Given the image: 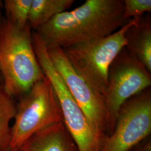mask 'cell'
<instances>
[{"label":"cell","instance_id":"cell-1","mask_svg":"<svg viewBox=\"0 0 151 151\" xmlns=\"http://www.w3.org/2000/svg\"><path fill=\"white\" fill-rule=\"evenodd\" d=\"M123 13L124 0H87L34 30L47 48H65L115 32L130 20L124 19Z\"/></svg>","mask_w":151,"mask_h":151},{"label":"cell","instance_id":"cell-2","mask_svg":"<svg viewBox=\"0 0 151 151\" xmlns=\"http://www.w3.org/2000/svg\"><path fill=\"white\" fill-rule=\"evenodd\" d=\"M29 24L17 27L6 17L0 22V72L2 85L12 97L20 99L45 76L38 63Z\"/></svg>","mask_w":151,"mask_h":151},{"label":"cell","instance_id":"cell-3","mask_svg":"<svg viewBox=\"0 0 151 151\" xmlns=\"http://www.w3.org/2000/svg\"><path fill=\"white\" fill-rule=\"evenodd\" d=\"M140 19H130L123 27L108 36L62 48L74 68L104 99L108 87L110 67L128 45V30L138 24Z\"/></svg>","mask_w":151,"mask_h":151},{"label":"cell","instance_id":"cell-4","mask_svg":"<svg viewBox=\"0 0 151 151\" xmlns=\"http://www.w3.org/2000/svg\"><path fill=\"white\" fill-rule=\"evenodd\" d=\"M32 46L38 63L55 93L63 123L75 140L79 151H99L101 139L93 129L85 114L71 95L68 87L49 57L42 38L32 31Z\"/></svg>","mask_w":151,"mask_h":151},{"label":"cell","instance_id":"cell-5","mask_svg":"<svg viewBox=\"0 0 151 151\" xmlns=\"http://www.w3.org/2000/svg\"><path fill=\"white\" fill-rule=\"evenodd\" d=\"M16 104L15 123L11 128L10 150H19L35 133L63 122L60 104L50 81L45 76Z\"/></svg>","mask_w":151,"mask_h":151},{"label":"cell","instance_id":"cell-6","mask_svg":"<svg viewBox=\"0 0 151 151\" xmlns=\"http://www.w3.org/2000/svg\"><path fill=\"white\" fill-rule=\"evenodd\" d=\"M151 73L124 48L110 65L104 98L109 120V134L113 130L119 110L131 97L148 88Z\"/></svg>","mask_w":151,"mask_h":151},{"label":"cell","instance_id":"cell-7","mask_svg":"<svg viewBox=\"0 0 151 151\" xmlns=\"http://www.w3.org/2000/svg\"><path fill=\"white\" fill-rule=\"evenodd\" d=\"M151 133V91L147 88L122 106L113 130L102 139L99 151H129Z\"/></svg>","mask_w":151,"mask_h":151},{"label":"cell","instance_id":"cell-8","mask_svg":"<svg viewBox=\"0 0 151 151\" xmlns=\"http://www.w3.org/2000/svg\"><path fill=\"white\" fill-rule=\"evenodd\" d=\"M47 49L54 68L62 78L92 127L102 140L109 133V115L103 96L77 71L63 49L57 46Z\"/></svg>","mask_w":151,"mask_h":151},{"label":"cell","instance_id":"cell-9","mask_svg":"<svg viewBox=\"0 0 151 151\" xmlns=\"http://www.w3.org/2000/svg\"><path fill=\"white\" fill-rule=\"evenodd\" d=\"M21 151H79L63 122L52 124L30 137Z\"/></svg>","mask_w":151,"mask_h":151},{"label":"cell","instance_id":"cell-10","mask_svg":"<svg viewBox=\"0 0 151 151\" xmlns=\"http://www.w3.org/2000/svg\"><path fill=\"white\" fill-rule=\"evenodd\" d=\"M127 49L151 72V27L148 19H140L138 24L131 27L127 32Z\"/></svg>","mask_w":151,"mask_h":151},{"label":"cell","instance_id":"cell-11","mask_svg":"<svg viewBox=\"0 0 151 151\" xmlns=\"http://www.w3.org/2000/svg\"><path fill=\"white\" fill-rule=\"evenodd\" d=\"M73 0H32L29 24L35 30L50 20L57 15L63 12L74 3Z\"/></svg>","mask_w":151,"mask_h":151},{"label":"cell","instance_id":"cell-12","mask_svg":"<svg viewBox=\"0 0 151 151\" xmlns=\"http://www.w3.org/2000/svg\"><path fill=\"white\" fill-rule=\"evenodd\" d=\"M16 103L0 85V151H9L12 138V130L9 124L15 118Z\"/></svg>","mask_w":151,"mask_h":151},{"label":"cell","instance_id":"cell-13","mask_svg":"<svg viewBox=\"0 0 151 151\" xmlns=\"http://www.w3.org/2000/svg\"><path fill=\"white\" fill-rule=\"evenodd\" d=\"M32 0H5L6 19L20 29L29 25V16Z\"/></svg>","mask_w":151,"mask_h":151},{"label":"cell","instance_id":"cell-14","mask_svg":"<svg viewBox=\"0 0 151 151\" xmlns=\"http://www.w3.org/2000/svg\"><path fill=\"white\" fill-rule=\"evenodd\" d=\"M151 11V0H124L123 17L127 20L140 19L145 12Z\"/></svg>","mask_w":151,"mask_h":151},{"label":"cell","instance_id":"cell-15","mask_svg":"<svg viewBox=\"0 0 151 151\" xmlns=\"http://www.w3.org/2000/svg\"><path fill=\"white\" fill-rule=\"evenodd\" d=\"M129 151H151V140L150 137L142 141Z\"/></svg>","mask_w":151,"mask_h":151},{"label":"cell","instance_id":"cell-16","mask_svg":"<svg viewBox=\"0 0 151 151\" xmlns=\"http://www.w3.org/2000/svg\"><path fill=\"white\" fill-rule=\"evenodd\" d=\"M3 6H4L3 2L1 1H0V22H1V20H2V19L4 17L2 16V9L3 8Z\"/></svg>","mask_w":151,"mask_h":151},{"label":"cell","instance_id":"cell-17","mask_svg":"<svg viewBox=\"0 0 151 151\" xmlns=\"http://www.w3.org/2000/svg\"><path fill=\"white\" fill-rule=\"evenodd\" d=\"M2 83H3V78L0 72V85H2Z\"/></svg>","mask_w":151,"mask_h":151},{"label":"cell","instance_id":"cell-18","mask_svg":"<svg viewBox=\"0 0 151 151\" xmlns=\"http://www.w3.org/2000/svg\"><path fill=\"white\" fill-rule=\"evenodd\" d=\"M9 151H21L20 150H15V149H12V150H10Z\"/></svg>","mask_w":151,"mask_h":151}]
</instances>
